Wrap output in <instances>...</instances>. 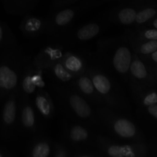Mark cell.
<instances>
[{"instance_id":"cell-1","label":"cell","mask_w":157,"mask_h":157,"mask_svg":"<svg viewBox=\"0 0 157 157\" xmlns=\"http://www.w3.org/2000/svg\"><path fill=\"white\" fill-rule=\"evenodd\" d=\"M133 55L131 44L124 34L101 38L97 42L94 54L97 62L126 82Z\"/></svg>"},{"instance_id":"cell-2","label":"cell","mask_w":157,"mask_h":157,"mask_svg":"<svg viewBox=\"0 0 157 157\" xmlns=\"http://www.w3.org/2000/svg\"><path fill=\"white\" fill-rule=\"evenodd\" d=\"M49 88L57 105L65 114L66 119L88 126L98 133H104V129L98 117L94 107L75 89L51 81Z\"/></svg>"},{"instance_id":"cell-3","label":"cell","mask_w":157,"mask_h":157,"mask_svg":"<svg viewBox=\"0 0 157 157\" xmlns=\"http://www.w3.org/2000/svg\"><path fill=\"white\" fill-rule=\"evenodd\" d=\"M87 72L102 98L104 105L131 117V107L122 87L111 73L97 62L95 57Z\"/></svg>"},{"instance_id":"cell-4","label":"cell","mask_w":157,"mask_h":157,"mask_svg":"<svg viewBox=\"0 0 157 157\" xmlns=\"http://www.w3.org/2000/svg\"><path fill=\"white\" fill-rule=\"evenodd\" d=\"M32 58L21 46L0 54V103L17 89L20 78Z\"/></svg>"},{"instance_id":"cell-5","label":"cell","mask_w":157,"mask_h":157,"mask_svg":"<svg viewBox=\"0 0 157 157\" xmlns=\"http://www.w3.org/2000/svg\"><path fill=\"white\" fill-rule=\"evenodd\" d=\"M94 110L104 131L111 138L121 142L144 140L142 133L130 117L105 105L96 106Z\"/></svg>"},{"instance_id":"cell-6","label":"cell","mask_w":157,"mask_h":157,"mask_svg":"<svg viewBox=\"0 0 157 157\" xmlns=\"http://www.w3.org/2000/svg\"><path fill=\"white\" fill-rule=\"evenodd\" d=\"M110 25L111 24L104 17L88 21L76 28H68L53 40L55 42L62 45L66 50L74 48L91 41L107 31Z\"/></svg>"},{"instance_id":"cell-7","label":"cell","mask_w":157,"mask_h":157,"mask_svg":"<svg viewBox=\"0 0 157 157\" xmlns=\"http://www.w3.org/2000/svg\"><path fill=\"white\" fill-rule=\"evenodd\" d=\"M94 147L101 156L140 157L145 156L147 152L144 140L121 142L104 133H97Z\"/></svg>"},{"instance_id":"cell-8","label":"cell","mask_w":157,"mask_h":157,"mask_svg":"<svg viewBox=\"0 0 157 157\" xmlns=\"http://www.w3.org/2000/svg\"><path fill=\"white\" fill-rule=\"evenodd\" d=\"M97 133L88 126L71 120H63L61 126V140L73 152L93 148Z\"/></svg>"},{"instance_id":"cell-9","label":"cell","mask_w":157,"mask_h":157,"mask_svg":"<svg viewBox=\"0 0 157 157\" xmlns=\"http://www.w3.org/2000/svg\"><path fill=\"white\" fill-rule=\"evenodd\" d=\"M18 98L16 90L11 92L3 102L0 116V136L5 142H13L19 137Z\"/></svg>"},{"instance_id":"cell-10","label":"cell","mask_w":157,"mask_h":157,"mask_svg":"<svg viewBox=\"0 0 157 157\" xmlns=\"http://www.w3.org/2000/svg\"><path fill=\"white\" fill-rule=\"evenodd\" d=\"M90 7H91V3L67 6L45 16L44 35L52 39L55 38L60 33L70 28L75 20Z\"/></svg>"},{"instance_id":"cell-11","label":"cell","mask_w":157,"mask_h":157,"mask_svg":"<svg viewBox=\"0 0 157 157\" xmlns=\"http://www.w3.org/2000/svg\"><path fill=\"white\" fill-rule=\"evenodd\" d=\"M127 81L133 98L144 90L153 88L157 84L154 72L150 64L135 54L130 64Z\"/></svg>"},{"instance_id":"cell-12","label":"cell","mask_w":157,"mask_h":157,"mask_svg":"<svg viewBox=\"0 0 157 157\" xmlns=\"http://www.w3.org/2000/svg\"><path fill=\"white\" fill-rule=\"evenodd\" d=\"M41 117L37 112L31 97H24L18 101L19 136L29 139L44 133Z\"/></svg>"},{"instance_id":"cell-13","label":"cell","mask_w":157,"mask_h":157,"mask_svg":"<svg viewBox=\"0 0 157 157\" xmlns=\"http://www.w3.org/2000/svg\"><path fill=\"white\" fill-rule=\"evenodd\" d=\"M44 74V71L34 67L31 61L25 67L20 78L16 89L18 98H32L38 88H44L45 85Z\"/></svg>"},{"instance_id":"cell-14","label":"cell","mask_w":157,"mask_h":157,"mask_svg":"<svg viewBox=\"0 0 157 157\" xmlns=\"http://www.w3.org/2000/svg\"><path fill=\"white\" fill-rule=\"evenodd\" d=\"M94 61V55L84 52L72 51H66L61 59V62L66 69L75 76L87 72Z\"/></svg>"},{"instance_id":"cell-15","label":"cell","mask_w":157,"mask_h":157,"mask_svg":"<svg viewBox=\"0 0 157 157\" xmlns=\"http://www.w3.org/2000/svg\"><path fill=\"white\" fill-rule=\"evenodd\" d=\"M142 5L126 3L112 9L104 17L111 25L131 26L134 25L136 14Z\"/></svg>"},{"instance_id":"cell-16","label":"cell","mask_w":157,"mask_h":157,"mask_svg":"<svg viewBox=\"0 0 157 157\" xmlns=\"http://www.w3.org/2000/svg\"><path fill=\"white\" fill-rule=\"evenodd\" d=\"M66 51L62 45L54 41L52 44L40 49L38 54L32 59V65L44 71L54 63L60 61Z\"/></svg>"},{"instance_id":"cell-17","label":"cell","mask_w":157,"mask_h":157,"mask_svg":"<svg viewBox=\"0 0 157 157\" xmlns=\"http://www.w3.org/2000/svg\"><path fill=\"white\" fill-rule=\"evenodd\" d=\"M71 87L84 98V99L87 100L94 107L96 106L104 105L102 98L98 94L87 72L77 75L74 80Z\"/></svg>"},{"instance_id":"cell-18","label":"cell","mask_w":157,"mask_h":157,"mask_svg":"<svg viewBox=\"0 0 157 157\" xmlns=\"http://www.w3.org/2000/svg\"><path fill=\"white\" fill-rule=\"evenodd\" d=\"M52 146L53 140L41 133L28 139L23 152L29 157H52Z\"/></svg>"},{"instance_id":"cell-19","label":"cell","mask_w":157,"mask_h":157,"mask_svg":"<svg viewBox=\"0 0 157 157\" xmlns=\"http://www.w3.org/2000/svg\"><path fill=\"white\" fill-rule=\"evenodd\" d=\"M37 112L42 119L52 121L56 114V110L52 95L46 89L38 88L32 97Z\"/></svg>"},{"instance_id":"cell-20","label":"cell","mask_w":157,"mask_h":157,"mask_svg":"<svg viewBox=\"0 0 157 157\" xmlns=\"http://www.w3.org/2000/svg\"><path fill=\"white\" fill-rule=\"evenodd\" d=\"M18 29L23 36L29 38H35L44 35L45 17L31 15H23L18 25Z\"/></svg>"},{"instance_id":"cell-21","label":"cell","mask_w":157,"mask_h":157,"mask_svg":"<svg viewBox=\"0 0 157 157\" xmlns=\"http://www.w3.org/2000/svg\"><path fill=\"white\" fill-rule=\"evenodd\" d=\"M124 35L130 43L153 40L157 41V29L147 25H131L124 32Z\"/></svg>"},{"instance_id":"cell-22","label":"cell","mask_w":157,"mask_h":157,"mask_svg":"<svg viewBox=\"0 0 157 157\" xmlns=\"http://www.w3.org/2000/svg\"><path fill=\"white\" fill-rule=\"evenodd\" d=\"M44 73L48 74L53 83L71 87L76 77L66 69L61 62V60L51 65L47 70L44 71Z\"/></svg>"},{"instance_id":"cell-23","label":"cell","mask_w":157,"mask_h":157,"mask_svg":"<svg viewBox=\"0 0 157 157\" xmlns=\"http://www.w3.org/2000/svg\"><path fill=\"white\" fill-rule=\"evenodd\" d=\"M19 46L18 41L9 25L0 20V54Z\"/></svg>"},{"instance_id":"cell-24","label":"cell","mask_w":157,"mask_h":157,"mask_svg":"<svg viewBox=\"0 0 157 157\" xmlns=\"http://www.w3.org/2000/svg\"><path fill=\"white\" fill-rule=\"evenodd\" d=\"M157 16V6L154 5H142L136 14L133 25H144Z\"/></svg>"},{"instance_id":"cell-25","label":"cell","mask_w":157,"mask_h":157,"mask_svg":"<svg viewBox=\"0 0 157 157\" xmlns=\"http://www.w3.org/2000/svg\"><path fill=\"white\" fill-rule=\"evenodd\" d=\"M133 53L142 59H145L150 54L157 50V41H145L130 43Z\"/></svg>"},{"instance_id":"cell-26","label":"cell","mask_w":157,"mask_h":157,"mask_svg":"<svg viewBox=\"0 0 157 157\" xmlns=\"http://www.w3.org/2000/svg\"><path fill=\"white\" fill-rule=\"evenodd\" d=\"M52 157H73V152L61 140H53Z\"/></svg>"},{"instance_id":"cell-27","label":"cell","mask_w":157,"mask_h":157,"mask_svg":"<svg viewBox=\"0 0 157 157\" xmlns=\"http://www.w3.org/2000/svg\"><path fill=\"white\" fill-rule=\"evenodd\" d=\"M144 60H145L150 64V67L153 69V72L155 73V71L157 70V50L155 51L152 54H150L148 57H147Z\"/></svg>"},{"instance_id":"cell-28","label":"cell","mask_w":157,"mask_h":157,"mask_svg":"<svg viewBox=\"0 0 157 157\" xmlns=\"http://www.w3.org/2000/svg\"><path fill=\"white\" fill-rule=\"evenodd\" d=\"M143 110H146L147 114L150 115V117H152L154 119L157 120V104H152V105L148 106L146 108L143 109Z\"/></svg>"},{"instance_id":"cell-29","label":"cell","mask_w":157,"mask_h":157,"mask_svg":"<svg viewBox=\"0 0 157 157\" xmlns=\"http://www.w3.org/2000/svg\"><path fill=\"white\" fill-rule=\"evenodd\" d=\"M18 154L14 153L12 150L7 149L6 147L0 146V157H15Z\"/></svg>"},{"instance_id":"cell-30","label":"cell","mask_w":157,"mask_h":157,"mask_svg":"<svg viewBox=\"0 0 157 157\" xmlns=\"http://www.w3.org/2000/svg\"><path fill=\"white\" fill-rule=\"evenodd\" d=\"M147 25L151 26V27H153V28H154V29H157V16L155 17L154 18H153V19H152L151 21H150V22L147 23Z\"/></svg>"},{"instance_id":"cell-31","label":"cell","mask_w":157,"mask_h":157,"mask_svg":"<svg viewBox=\"0 0 157 157\" xmlns=\"http://www.w3.org/2000/svg\"><path fill=\"white\" fill-rule=\"evenodd\" d=\"M154 75H155V78H156V83H157V70L156 71H155Z\"/></svg>"}]
</instances>
